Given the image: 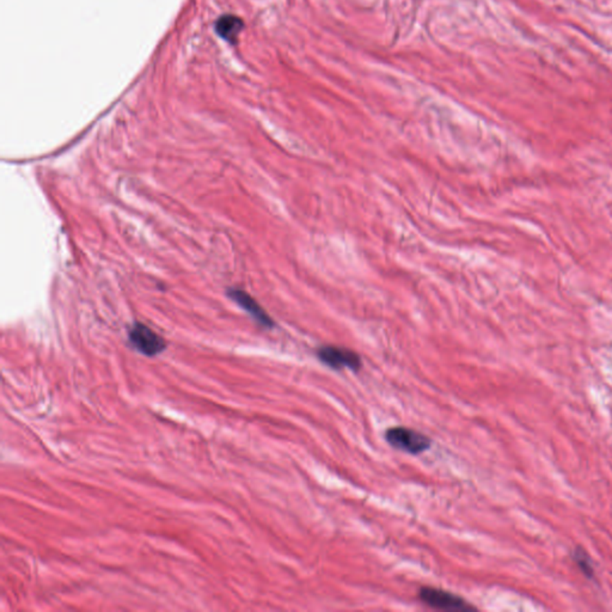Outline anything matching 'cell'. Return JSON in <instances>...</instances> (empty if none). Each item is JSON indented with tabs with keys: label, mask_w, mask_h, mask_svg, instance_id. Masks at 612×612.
I'll use <instances>...</instances> for the list:
<instances>
[{
	"label": "cell",
	"mask_w": 612,
	"mask_h": 612,
	"mask_svg": "<svg viewBox=\"0 0 612 612\" xmlns=\"http://www.w3.org/2000/svg\"><path fill=\"white\" fill-rule=\"evenodd\" d=\"M386 439L394 449L410 454H422L430 449L432 445L428 436L407 427L389 428L386 433Z\"/></svg>",
	"instance_id": "cell-1"
},
{
	"label": "cell",
	"mask_w": 612,
	"mask_h": 612,
	"mask_svg": "<svg viewBox=\"0 0 612 612\" xmlns=\"http://www.w3.org/2000/svg\"><path fill=\"white\" fill-rule=\"evenodd\" d=\"M419 597L423 603L438 610H451V611H467L475 610L474 606L467 603L459 595L451 593L449 591L440 590L436 587H421Z\"/></svg>",
	"instance_id": "cell-4"
},
{
	"label": "cell",
	"mask_w": 612,
	"mask_h": 612,
	"mask_svg": "<svg viewBox=\"0 0 612 612\" xmlns=\"http://www.w3.org/2000/svg\"><path fill=\"white\" fill-rule=\"evenodd\" d=\"M227 295L233 302H236L237 304L240 305L244 311L249 313L250 316L254 318L255 321L259 323L260 326L268 328V329L274 327V321H273L272 317L245 291L240 290V288H230L229 292H227Z\"/></svg>",
	"instance_id": "cell-5"
},
{
	"label": "cell",
	"mask_w": 612,
	"mask_h": 612,
	"mask_svg": "<svg viewBox=\"0 0 612 612\" xmlns=\"http://www.w3.org/2000/svg\"><path fill=\"white\" fill-rule=\"evenodd\" d=\"M128 339L138 352L147 357L162 353L167 347L163 337L143 323L133 324L128 334Z\"/></svg>",
	"instance_id": "cell-3"
},
{
	"label": "cell",
	"mask_w": 612,
	"mask_h": 612,
	"mask_svg": "<svg viewBox=\"0 0 612 612\" xmlns=\"http://www.w3.org/2000/svg\"><path fill=\"white\" fill-rule=\"evenodd\" d=\"M317 358L321 363L327 365L328 368L333 370L350 368L352 371H358L363 366L360 355L357 352L345 347L322 346L317 350Z\"/></svg>",
	"instance_id": "cell-2"
},
{
	"label": "cell",
	"mask_w": 612,
	"mask_h": 612,
	"mask_svg": "<svg viewBox=\"0 0 612 612\" xmlns=\"http://www.w3.org/2000/svg\"><path fill=\"white\" fill-rule=\"evenodd\" d=\"M243 21L240 17L225 14L215 23V32L219 36L229 42L236 41L242 30H243Z\"/></svg>",
	"instance_id": "cell-6"
}]
</instances>
